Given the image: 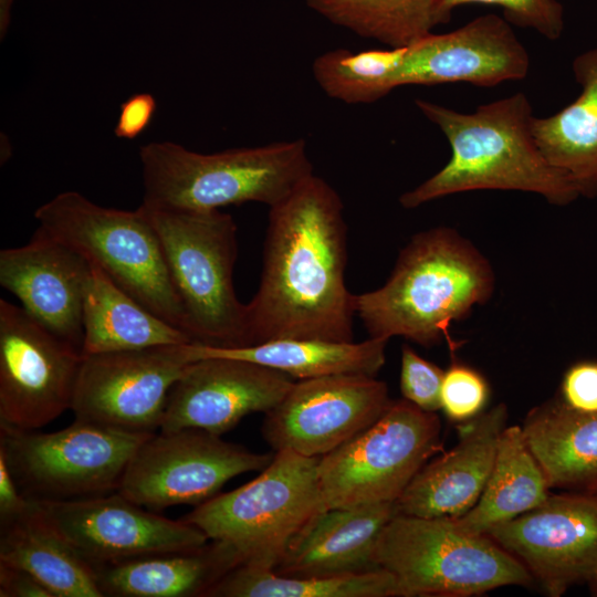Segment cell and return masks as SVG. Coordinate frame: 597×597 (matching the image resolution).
Wrapping results in <instances>:
<instances>
[{
    "label": "cell",
    "instance_id": "e0dca14e",
    "mask_svg": "<svg viewBox=\"0 0 597 597\" xmlns=\"http://www.w3.org/2000/svg\"><path fill=\"white\" fill-rule=\"evenodd\" d=\"M295 379L252 362L205 357L188 365L170 390L159 431L199 429L221 436L252 412H268Z\"/></svg>",
    "mask_w": 597,
    "mask_h": 597
},
{
    "label": "cell",
    "instance_id": "ab89813d",
    "mask_svg": "<svg viewBox=\"0 0 597 597\" xmlns=\"http://www.w3.org/2000/svg\"><path fill=\"white\" fill-rule=\"evenodd\" d=\"M593 582H597V577Z\"/></svg>",
    "mask_w": 597,
    "mask_h": 597
},
{
    "label": "cell",
    "instance_id": "4dcf8cb0",
    "mask_svg": "<svg viewBox=\"0 0 597 597\" xmlns=\"http://www.w3.org/2000/svg\"><path fill=\"white\" fill-rule=\"evenodd\" d=\"M405 48L352 52L326 51L314 59L313 76L332 98L346 104H370L397 87Z\"/></svg>",
    "mask_w": 597,
    "mask_h": 597
},
{
    "label": "cell",
    "instance_id": "9c48e42d",
    "mask_svg": "<svg viewBox=\"0 0 597 597\" xmlns=\"http://www.w3.org/2000/svg\"><path fill=\"white\" fill-rule=\"evenodd\" d=\"M150 434L78 420L46 433L0 422V453L27 498L78 500L117 491L129 460Z\"/></svg>",
    "mask_w": 597,
    "mask_h": 597
},
{
    "label": "cell",
    "instance_id": "6da1fadb",
    "mask_svg": "<svg viewBox=\"0 0 597 597\" xmlns=\"http://www.w3.org/2000/svg\"><path fill=\"white\" fill-rule=\"evenodd\" d=\"M347 226L337 191L312 174L270 207L256 293L245 304V345L274 339L354 341L345 284Z\"/></svg>",
    "mask_w": 597,
    "mask_h": 597
},
{
    "label": "cell",
    "instance_id": "ffe728a7",
    "mask_svg": "<svg viewBox=\"0 0 597 597\" xmlns=\"http://www.w3.org/2000/svg\"><path fill=\"white\" fill-rule=\"evenodd\" d=\"M507 408L499 404L459 427L458 443L427 462L397 499L398 514L457 519L479 501L491 474Z\"/></svg>",
    "mask_w": 597,
    "mask_h": 597
},
{
    "label": "cell",
    "instance_id": "8992f818",
    "mask_svg": "<svg viewBox=\"0 0 597 597\" xmlns=\"http://www.w3.org/2000/svg\"><path fill=\"white\" fill-rule=\"evenodd\" d=\"M320 457L276 451L254 480L199 504L184 520L228 546L239 566L273 569L321 512Z\"/></svg>",
    "mask_w": 597,
    "mask_h": 597
},
{
    "label": "cell",
    "instance_id": "7a4b0ae2",
    "mask_svg": "<svg viewBox=\"0 0 597 597\" xmlns=\"http://www.w3.org/2000/svg\"><path fill=\"white\" fill-rule=\"evenodd\" d=\"M415 104L443 133L451 157L442 169L400 196L404 208L482 189L534 192L561 206L579 197L572 179L538 148L533 133L535 116L524 93L482 104L473 113L422 98Z\"/></svg>",
    "mask_w": 597,
    "mask_h": 597
},
{
    "label": "cell",
    "instance_id": "f35d334b",
    "mask_svg": "<svg viewBox=\"0 0 597 597\" xmlns=\"http://www.w3.org/2000/svg\"><path fill=\"white\" fill-rule=\"evenodd\" d=\"M0 30L3 34L10 23V10L13 3V0H0Z\"/></svg>",
    "mask_w": 597,
    "mask_h": 597
},
{
    "label": "cell",
    "instance_id": "5bb4252c",
    "mask_svg": "<svg viewBox=\"0 0 597 597\" xmlns=\"http://www.w3.org/2000/svg\"><path fill=\"white\" fill-rule=\"evenodd\" d=\"M390 404L386 383L375 376L300 379L265 412L262 434L275 452L322 457L375 423Z\"/></svg>",
    "mask_w": 597,
    "mask_h": 597
},
{
    "label": "cell",
    "instance_id": "ba28073f",
    "mask_svg": "<svg viewBox=\"0 0 597 597\" xmlns=\"http://www.w3.org/2000/svg\"><path fill=\"white\" fill-rule=\"evenodd\" d=\"M405 597H467L533 580L524 565L486 534H469L451 519L396 514L375 548Z\"/></svg>",
    "mask_w": 597,
    "mask_h": 597
},
{
    "label": "cell",
    "instance_id": "8fae6325",
    "mask_svg": "<svg viewBox=\"0 0 597 597\" xmlns=\"http://www.w3.org/2000/svg\"><path fill=\"white\" fill-rule=\"evenodd\" d=\"M273 457L199 429L159 431L136 449L117 492L153 511L199 505L232 478L262 471Z\"/></svg>",
    "mask_w": 597,
    "mask_h": 597
},
{
    "label": "cell",
    "instance_id": "484cf974",
    "mask_svg": "<svg viewBox=\"0 0 597 597\" xmlns=\"http://www.w3.org/2000/svg\"><path fill=\"white\" fill-rule=\"evenodd\" d=\"M83 355L195 342L91 264L83 300Z\"/></svg>",
    "mask_w": 597,
    "mask_h": 597
},
{
    "label": "cell",
    "instance_id": "d4e9b609",
    "mask_svg": "<svg viewBox=\"0 0 597 597\" xmlns=\"http://www.w3.org/2000/svg\"><path fill=\"white\" fill-rule=\"evenodd\" d=\"M388 341L376 337L360 343L283 338L238 347L192 342L189 349L193 360L205 357L243 359L300 380L342 374L376 376L386 362Z\"/></svg>",
    "mask_w": 597,
    "mask_h": 597
},
{
    "label": "cell",
    "instance_id": "f546056e",
    "mask_svg": "<svg viewBox=\"0 0 597 597\" xmlns=\"http://www.w3.org/2000/svg\"><path fill=\"white\" fill-rule=\"evenodd\" d=\"M331 23L388 48H406L439 24L437 0H305Z\"/></svg>",
    "mask_w": 597,
    "mask_h": 597
},
{
    "label": "cell",
    "instance_id": "f1b7e54d",
    "mask_svg": "<svg viewBox=\"0 0 597 597\" xmlns=\"http://www.w3.org/2000/svg\"><path fill=\"white\" fill-rule=\"evenodd\" d=\"M217 597H405L395 576L384 568L339 576L294 577L242 565L207 591Z\"/></svg>",
    "mask_w": 597,
    "mask_h": 597
},
{
    "label": "cell",
    "instance_id": "836d02e7",
    "mask_svg": "<svg viewBox=\"0 0 597 597\" xmlns=\"http://www.w3.org/2000/svg\"><path fill=\"white\" fill-rule=\"evenodd\" d=\"M444 371L419 356L409 345L401 347L400 390L418 408L436 412L441 408L440 391Z\"/></svg>",
    "mask_w": 597,
    "mask_h": 597
},
{
    "label": "cell",
    "instance_id": "4316f807",
    "mask_svg": "<svg viewBox=\"0 0 597 597\" xmlns=\"http://www.w3.org/2000/svg\"><path fill=\"white\" fill-rule=\"evenodd\" d=\"M0 563L27 570L53 597H103L94 567L52 526L35 500L25 514L1 526Z\"/></svg>",
    "mask_w": 597,
    "mask_h": 597
},
{
    "label": "cell",
    "instance_id": "7c38bea8",
    "mask_svg": "<svg viewBox=\"0 0 597 597\" xmlns=\"http://www.w3.org/2000/svg\"><path fill=\"white\" fill-rule=\"evenodd\" d=\"M189 344L83 355L71 407L75 420L155 433L170 390L193 362Z\"/></svg>",
    "mask_w": 597,
    "mask_h": 597
},
{
    "label": "cell",
    "instance_id": "30bf717a",
    "mask_svg": "<svg viewBox=\"0 0 597 597\" xmlns=\"http://www.w3.org/2000/svg\"><path fill=\"white\" fill-rule=\"evenodd\" d=\"M440 450L439 417L406 399L391 401L375 423L318 458L326 510L396 502Z\"/></svg>",
    "mask_w": 597,
    "mask_h": 597
},
{
    "label": "cell",
    "instance_id": "e575fe53",
    "mask_svg": "<svg viewBox=\"0 0 597 597\" xmlns=\"http://www.w3.org/2000/svg\"><path fill=\"white\" fill-rule=\"evenodd\" d=\"M559 399L580 412H597V362L582 360L564 374Z\"/></svg>",
    "mask_w": 597,
    "mask_h": 597
},
{
    "label": "cell",
    "instance_id": "1f68e13d",
    "mask_svg": "<svg viewBox=\"0 0 597 597\" xmlns=\"http://www.w3.org/2000/svg\"><path fill=\"white\" fill-rule=\"evenodd\" d=\"M470 3L501 7L510 23L534 29L551 41L558 40L564 30V8L558 0H437L439 24L450 20L454 8Z\"/></svg>",
    "mask_w": 597,
    "mask_h": 597
},
{
    "label": "cell",
    "instance_id": "8d00e7d4",
    "mask_svg": "<svg viewBox=\"0 0 597 597\" xmlns=\"http://www.w3.org/2000/svg\"><path fill=\"white\" fill-rule=\"evenodd\" d=\"M32 505L19 489L7 460L0 453V525L4 526L25 514Z\"/></svg>",
    "mask_w": 597,
    "mask_h": 597
},
{
    "label": "cell",
    "instance_id": "4fadbf2b",
    "mask_svg": "<svg viewBox=\"0 0 597 597\" xmlns=\"http://www.w3.org/2000/svg\"><path fill=\"white\" fill-rule=\"evenodd\" d=\"M82 349L0 300V422L39 429L71 409Z\"/></svg>",
    "mask_w": 597,
    "mask_h": 597
},
{
    "label": "cell",
    "instance_id": "44dd1931",
    "mask_svg": "<svg viewBox=\"0 0 597 597\" xmlns=\"http://www.w3.org/2000/svg\"><path fill=\"white\" fill-rule=\"evenodd\" d=\"M397 513L395 502L327 509L293 540L273 570L285 576L311 577L379 568L375 562L376 544Z\"/></svg>",
    "mask_w": 597,
    "mask_h": 597
},
{
    "label": "cell",
    "instance_id": "7402d4cb",
    "mask_svg": "<svg viewBox=\"0 0 597 597\" xmlns=\"http://www.w3.org/2000/svg\"><path fill=\"white\" fill-rule=\"evenodd\" d=\"M238 566L228 546L211 541L193 549L150 554L94 569L103 596L191 597L206 596L213 584Z\"/></svg>",
    "mask_w": 597,
    "mask_h": 597
},
{
    "label": "cell",
    "instance_id": "277c9868",
    "mask_svg": "<svg viewBox=\"0 0 597 597\" xmlns=\"http://www.w3.org/2000/svg\"><path fill=\"white\" fill-rule=\"evenodd\" d=\"M139 157L143 202L178 210L210 211L245 202L270 208L314 174L302 138L214 154L156 142L142 146Z\"/></svg>",
    "mask_w": 597,
    "mask_h": 597
},
{
    "label": "cell",
    "instance_id": "83f0119b",
    "mask_svg": "<svg viewBox=\"0 0 597 597\" xmlns=\"http://www.w3.org/2000/svg\"><path fill=\"white\" fill-rule=\"evenodd\" d=\"M546 475L528 448L522 427H505L479 501L469 512L451 520L465 533L486 534L493 526L543 504L549 496Z\"/></svg>",
    "mask_w": 597,
    "mask_h": 597
},
{
    "label": "cell",
    "instance_id": "5b68a950",
    "mask_svg": "<svg viewBox=\"0 0 597 597\" xmlns=\"http://www.w3.org/2000/svg\"><path fill=\"white\" fill-rule=\"evenodd\" d=\"M154 227L195 342L244 346L245 304L233 286L237 224L218 210L139 206Z\"/></svg>",
    "mask_w": 597,
    "mask_h": 597
},
{
    "label": "cell",
    "instance_id": "d6a6232c",
    "mask_svg": "<svg viewBox=\"0 0 597 597\" xmlns=\"http://www.w3.org/2000/svg\"><path fill=\"white\" fill-rule=\"evenodd\" d=\"M489 398L484 377L473 368L452 362L444 371L440 391L441 409L448 418L465 421L481 413Z\"/></svg>",
    "mask_w": 597,
    "mask_h": 597
},
{
    "label": "cell",
    "instance_id": "cb8c5ba5",
    "mask_svg": "<svg viewBox=\"0 0 597 597\" xmlns=\"http://www.w3.org/2000/svg\"><path fill=\"white\" fill-rule=\"evenodd\" d=\"M580 85L578 97L548 117H534L538 148L554 167L575 184L579 196H597V48L577 55L572 63Z\"/></svg>",
    "mask_w": 597,
    "mask_h": 597
},
{
    "label": "cell",
    "instance_id": "52a82bcc",
    "mask_svg": "<svg viewBox=\"0 0 597 597\" xmlns=\"http://www.w3.org/2000/svg\"><path fill=\"white\" fill-rule=\"evenodd\" d=\"M34 218L39 228L98 266L144 307L190 336L159 238L139 207L134 211L106 208L80 192L64 191L40 206Z\"/></svg>",
    "mask_w": 597,
    "mask_h": 597
},
{
    "label": "cell",
    "instance_id": "2e32d148",
    "mask_svg": "<svg viewBox=\"0 0 597 597\" xmlns=\"http://www.w3.org/2000/svg\"><path fill=\"white\" fill-rule=\"evenodd\" d=\"M52 526L93 567L208 543L193 524L144 510L116 491L69 501H36Z\"/></svg>",
    "mask_w": 597,
    "mask_h": 597
},
{
    "label": "cell",
    "instance_id": "d6986e66",
    "mask_svg": "<svg viewBox=\"0 0 597 597\" xmlns=\"http://www.w3.org/2000/svg\"><path fill=\"white\" fill-rule=\"evenodd\" d=\"M91 263L38 227L30 241L0 252V284L59 337L83 347V300Z\"/></svg>",
    "mask_w": 597,
    "mask_h": 597
},
{
    "label": "cell",
    "instance_id": "ac0fdd59",
    "mask_svg": "<svg viewBox=\"0 0 597 597\" xmlns=\"http://www.w3.org/2000/svg\"><path fill=\"white\" fill-rule=\"evenodd\" d=\"M527 50L510 22L496 14L478 17L449 33H429L405 48L397 87L465 82L495 86L524 78Z\"/></svg>",
    "mask_w": 597,
    "mask_h": 597
},
{
    "label": "cell",
    "instance_id": "74e56055",
    "mask_svg": "<svg viewBox=\"0 0 597 597\" xmlns=\"http://www.w3.org/2000/svg\"><path fill=\"white\" fill-rule=\"evenodd\" d=\"M1 597H53L48 588L27 570L0 563Z\"/></svg>",
    "mask_w": 597,
    "mask_h": 597
},
{
    "label": "cell",
    "instance_id": "603a6c76",
    "mask_svg": "<svg viewBox=\"0 0 597 597\" xmlns=\"http://www.w3.org/2000/svg\"><path fill=\"white\" fill-rule=\"evenodd\" d=\"M521 427L549 488L597 494V412L557 398L532 409Z\"/></svg>",
    "mask_w": 597,
    "mask_h": 597
},
{
    "label": "cell",
    "instance_id": "d590c367",
    "mask_svg": "<svg viewBox=\"0 0 597 597\" xmlns=\"http://www.w3.org/2000/svg\"><path fill=\"white\" fill-rule=\"evenodd\" d=\"M156 108V100L149 93L130 96L121 105L119 116L114 128L115 135L118 138H136L148 127Z\"/></svg>",
    "mask_w": 597,
    "mask_h": 597
},
{
    "label": "cell",
    "instance_id": "9a60e30c",
    "mask_svg": "<svg viewBox=\"0 0 597 597\" xmlns=\"http://www.w3.org/2000/svg\"><path fill=\"white\" fill-rule=\"evenodd\" d=\"M551 596L597 577V494H549L540 506L488 533Z\"/></svg>",
    "mask_w": 597,
    "mask_h": 597
},
{
    "label": "cell",
    "instance_id": "3957f363",
    "mask_svg": "<svg viewBox=\"0 0 597 597\" xmlns=\"http://www.w3.org/2000/svg\"><path fill=\"white\" fill-rule=\"evenodd\" d=\"M494 277L486 260L449 228L415 235L402 249L387 282L354 296L355 313L369 337L402 336L422 346L443 337L452 353L460 346L452 322L483 304Z\"/></svg>",
    "mask_w": 597,
    "mask_h": 597
}]
</instances>
